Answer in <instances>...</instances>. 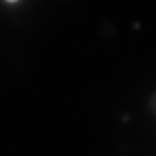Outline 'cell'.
Listing matches in <instances>:
<instances>
[{
    "mask_svg": "<svg viewBox=\"0 0 156 156\" xmlns=\"http://www.w3.org/2000/svg\"><path fill=\"white\" fill-rule=\"evenodd\" d=\"M152 106L153 108V109L156 111V95L152 98Z\"/></svg>",
    "mask_w": 156,
    "mask_h": 156,
    "instance_id": "1",
    "label": "cell"
}]
</instances>
